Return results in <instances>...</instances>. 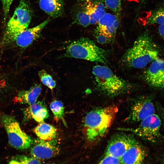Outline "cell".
Masks as SVG:
<instances>
[{"label": "cell", "mask_w": 164, "mask_h": 164, "mask_svg": "<svg viewBox=\"0 0 164 164\" xmlns=\"http://www.w3.org/2000/svg\"><path fill=\"white\" fill-rule=\"evenodd\" d=\"M118 111L115 105L97 108L89 112L84 120L83 133L90 143L97 142L106 134Z\"/></svg>", "instance_id": "6da1fadb"}, {"label": "cell", "mask_w": 164, "mask_h": 164, "mask_svg": "<svg viewBox=\"0 0 164 164\" xmlns=\"http://www.w3.org/2000/svg\"><path fill=\"white\" fill-rule=\"evenodd\" d=\"M156 45L148 32L140 35L132 46L122 57L123 62L128 67L142 68L158 57Z\"/></svg>", "instance_id": "7a4b0ae2"}, {"label": "cell", "mask_w": 164, "mask_h": 164, "mask_svg": "<svg viewBox=\"0 0 164 164\" xmlns=\"http://www.w3.org/2000/svg\"><path fill=\"white\" fill-rule=\"evenodd\" d=\"M92 72L97 89L108 96L118 95L129 88L130 85L127 81L117 75L107 67L95 65Z\"/></svg>", "instance_id": "3957f363"}, {"label": "cell", "mask_w": 164, "mask_h": 164, "mask_svg": "<svg viewBox=\"0 0 164 164\" xmlns=\"http://www.w3.org/2000/svg\"><path fill=\"white\" fill-rule=\"evenodd\" d=\"M65 56L104 63L107 61V54L93 40L81 37L67 46Z\"/></svg>", "instance_id": "277c9868"}, {"label": "cell", "mask_w": 164, "mask_h": 164, "mask_svg": "<svg viewBox=\"0 0 164 164\" xmlns=\"http://www.w3.org/2000/svg\"><path fill=\"white\" fill-rule=\"evenodd\" d=\"M31 18L32 12L28 0H20L7 23L3 38L4 43L8 44L17 35L27 29Z\"/></svg>", "instance_id": "5b68a950"}, {"label": "cell", "mask_w": 164, "mask_h": 164, "mask_svg": "<svg viewBox=\"0 0 164 164\" xmlns=\"http://www.w3.org/2000/svg\"><path fill=\"white\" fill-rule=\"evenodd\" d=\"M1 120L7 133L9 143L12 146L17 149L22 150L32 146L33 140L22 130L14 117L3 114Z\"/></svg>", "instance_id": "8992f818"}, {"label": "cell", "mask_w": 164, "mask_h": 164, "mask_svg": "<svg viewBox=\"0 0 164 164\" xmlns=\"http://www.w3.org/2000/svg\"><path fill=\"white\" fill-rule=\"evenodd\" d=\"M161 121L159 116L155 113L141 121L135 128L120 129L130 132L142 138L153 142L160 136Z\"/></svg>", "instance_id": "52a82bcc"}, {"label": "cell", "mask_w": 164, "mask_h": 164, "mask_svg": "<svg viewBox=\"0 0 164 164\" xmlns=\"http://www.w3.org/2000/svg\"><path fill=\"white\" fill-rule=\"evenodd\" d=\"M32 145L31 155L38 159L53 157L58 155L60 151L57 141L54 139L44 141L39 138L36 139Z\"/></svg>", "instance_id": "ba28073f"}, {"label": "cell", "mask_w": 164, "mask_h": 164, "mask_svg": "<svg viewBox=\"0 0 164 164\" xmlns=\"http://www.w3.org/2000/svg\"><path fill=\"white\" fill-rule=\"evenodd\" d=\"M143 78L152 87L164 88V60L158 57L152 61L144 72Z\"/></svg>", "instance_id": "9c48e42d"}, {"label": "cell", "mask_w": 164, "mask_h": 164, "mask_svg": "<svg viewBox=\"0 0 164 164\" xmlns=\"http://www.w3.org/2000/svg\"><path fill=\"white\" fill-rule=\"evenodd\" d=\"M136 141L133 138L128 135H116L110 140L104 156L109 155L120 159Z\"/></svg>", "instance_id": "30bf717a"}, {"label": "cell", "mask_w": 164, "mask_h": 164, "mask_svg": "<svg viewBox=\"0 0 164 164\" xmlns=\"http://www.w3.org/2000/svg\"><path fill=\"white\" fill-rule=\"evenodd\" d=\"M155 112V109L152 101L148 98L143 97L136 101L133 104L127 120L133 123L140 122Z\"/></svg>", "instance_id": "8fae6325"}, {"label": "cell", "mask_w": 164, "mask_h": 164, "mask_svg": "<svg viewBox=\"0 0 164 164\" xmlns=\"http://www.w3.org/2000/svg\"><path fill=\"white\" fill-rule=\"evenodd\" d=\"M50 20V19L48 18L35 26L25 29L13 38L8 43H15L20 47H27L40 37L42 30Z\"/></svg>", "instance_id": "7c38bea8"}, {"label": "cell", "mask_w": 164, "mask_h": 164, "mask_svg": "<svg viewBox=\"0 0 164 164\" xmlns=\"http://www.w3.org/2000/svg\"><path fill=\"white\" fill-rule=\"evenodd\" d=\"M119 17L115 14L106 13L97 23L94 33L105 35L113 39L119 26Z\"/></svg>", "instance_id": "4fadbf2b"}, {"label": "cell", "mask_w": 164, "mask_h": 164, "mask_svg": "<svg viewBox=\"0 0 164 164\" xmlns=\"http://www.w3.org/2000/svg\"><path fill=\"white\" fill-rule=\"evenodd\" d=\"M92 2H77L73 6L71 11L72 24H75L84 27L90 25V10Z\"/></svg>", "instance_id": "5bb4252c"}, {"label": "cell", "mask_w": 164, "mask_h": 164, "mask_svg": "<svg viewBox=\"0 0 164 164\" xmlns=\"http://www.w3.org/2000/svg\"><path fill=\"white\" fill-rule=\"evenodd\" d=\"M145 155L143 147L136 141L120 159L121 164H141Z\"/></svg>", "instance_id": "9a60e30c"}, {"label": "cell", "mask_w": 164, "mask_h": 164, "mask_svg": "<svg viewBox=\"0 0 164 164\" xmlns=\"http://www.w3.org/2000/svg\"><path fill=\"white\" fill-rule=\"evenodd\" d=\"M23 113L25 121L32 118L37 122L41 123L49 116L47 109L40 101L30 105L25 109Z\"/></svg>", "instance_id": "2e32d148"}, {"label": "cell", "mask_w": 164, "mask_h": 164, "mask_svg": "<svg viewBox=\"0 0 164 164\" xmlns=\"http://www.w3.org/2000/svg\"><path fill=\"white\" fill-rule=\"evenodd\" d=\"M40 9L54 18L61 16L64 10V0H39Z\"/></svg>", "instance_id": "e0dca14e"}, {"label": "cell", "mask_w": 164, "mask_h": 164, "mask_svg": "<svg viewBox=\"0 0 164 164\" xmlns=\"http://www.w3.org/2000/svg\"><path fill=\"white\" fill-rule=\"evenodd\" d=\"M42 91L41 86L36 84L27 90L20 91L15 97V101L29 105L35 103Z\"/></svg>", "instance_id": "ac0fdd59"}, {"label": "cell", "mask_w": 164, "mask_h": 164, "mask_svg": "<svg viewBox=\"0 0 164 164\" xmlns=\"http://www.w3.org/2000/svg\"><path fill=\"white\" fill-rule=\"evenodd\" d=\"M57 130L53 126L43 122L40 123L34 129L39 138L44 141H50L56 138Z\"/></svg>", "instance_id": "d6986e66"}, {"label": "cell", "mask_w": 164, "mask_h": 164, "mask_svg": "<svg viewBox=\"0 0 164 164\" xmlns=\"http://www.w3.org/2000/svg\"><path fill=\"white\" fill-rule=\"evenodd\" d=\"M104 3L100 0H94L91 3L90 25L97 24L100 19L106 13Z\"/></svg>", "instance_id": "ffe728a7"}, {"label": "cell", "mask_w": 164, "mask_h": 164, "mask_svg": "<svg viewBox=\"0 0 164 164\" xmlns=\"http://www.w3.org/2000/svg\"><path fill=\"white\" fill-rule=\"evenodd\" d=\"M148 24H164V5L153 11L146 22Z\"/></svg>", "instance_id": "44dd1931"}, {"label": "cell", "mask_w": 164, "mask_h": 164, "mask_svg": "<svg viewBox=\"0 0 164 164\" xmlns=\"http://www.w3.org/2000/svg\"><path fill=\"white\" fill-rule=\"evenodd\" d=\"M39 159L32 156L18 155L13 157L8 164H40Z\"/></svg>", "instance_id": "7402d4cb"}, {"label": "cell", "mask_w": 164, "mask_h": 164, "mask_svg": "<svg viewBox=\"0 0 164 164\" xmlns=\"http://www.w3.org/2000/svg\"><path fill=\"white\" fill-rule=\"evenodd\" d=\"M50 108L56 119L63 120L64 107L62 102L56 100L53 101L50 103Z\"/></svg>", "instance_id": "603a6c76"}, {"label": "cell", "mask_w": 164, "mask_h": 164, "mask_svg": "<svg viewBox=\"0 0 164 164\" xmlns=\"http://www.w3.org/2000/svg\"><path fill=\"white\" fill-rule=\"evenodd\" d=\"M39 78L42 83L52 90L56 85V82L52 76L44 70L42 69L38 72Z\"/></svg>", "instance_id": "cb8c5ba5"}, {"label": "cell", "mask_w": 164, "mask_h": 164, "mask_svg": "<svg viewBox=\"0 0 164 164\" xmlns=\"http://www.w3.org/2000/svg\"><path fill=\"white\" fill-rule=\"evenodd\" d=\"M122 0H104V3L107 8L120 17L121 11Z\"/></svg>", "instance_id": "d4e9b609"}, {"label": "cell", "mask_w": 164, "mask_h": 164, "mask_svg": "<svg viewBox=\"0 0 164 164\" xmlns=\"http://www.w3.org/2000/svg\"><path fill=\"white\" fill-rule=\"evenodd\" d=\"M96 164H121L120 159L112 156H105L99 162Z\"/></svg>", "instance_id": "484cf974"}, {"label": "cell", "mask_w": 164, "mask_h": 164, "mask_svg": "<svg viewBox=\"0 0 164 164\" xmlns=\"http://www.w3.org/2000/svg\"><path fill=\"white\" fill-rule=\"evenodd\" d=\"M97 42L100 44H106L112 41L111 38L102 34L94 33Z\"/></svg>", "instance_id": "4316f807"}, {"label": "cell", "mask_w": 164, "mask_h": 164, "mask_svg": "<svg viewBox=\"0 0 164 164\" xmlns=\"http://www.w3.org/2000/svg\"><path fill=\"white\" fill-rule=\"evenodd\" d=\"M14 0H1L2 5V8L5 16L8 15L9 9Z\"/></svg>", "instance_id": "83f0119b"}, {"label": "cell", "mask_w": 164, "mask_h": 164, "mask_svg": "<svg viewBox=\"0 0 164 164\" xmlns=\"http://www.w3.org/2000/svg\"><path fill=\"white\" fill-rule=\"evenodd\" d=\"M158 30L160 36L164 39V24L159 25Z\"/></svg>", "instance_id": "f1b7e54d"}, {"label": "cell", "mask_w": 164, "mask_h": 164, "mask_svg": "<svg viewBox=\"0 0 164 164\" xmlns=\"http://www.w3.org/2000/svg\"><path fill=\"white\" fill-rule=\"evenodd\" d=\"M5 86V82L0 78V94L2 92Z\"/></svg>", "instance_id": "f546056e"}, {"label": "cell", "mask_w": 164, "mask_h": 164, "mask_svg": "<svg viewBox=\"0 0 164 164\" xmlns=\"http://www.w3.org/2000/svg\"><path fill=\"white\" fill-rule=\"evenodd\" d=\"M160 110L161 117L163 119V121L164 122V109H160Z\"/></svg>", "instance_id": "4dcf8cb0"}, {"label": "cell", "mask_w": 164, "mask_h": 164, "mask_svg": "<svg viewBox=\"0 0 164 164\" xmlns=\"http://www.w3.org/2000/svg\"><path fill=\"white\" fill-rule=\"evenodd\" d=\"M77 2H90L93 1L94 0H76Z\"/></svg>", "instance_id": "1f68e13d"}, {"label": "cell", "mask_w": 164, "mask_h": 164, "mask_svg": "<svg viewBox=\"0 0 164 164\" xmlns=\"http://www.w3.org/2000/svg\"><path fill=\"white\" fill-rule=\"evenodd\" d=\"M55 164L54 163H44V164Z\"/></svg>", "instance_id": "d6a6232c"}, {"label": "cell", "mask_w": 164, "mask_h": 164, "mask_svg": "<svg viewBox=\"0 0 164 164\" xmlns=\"http://www.w3.org/2000/svg\"><path fill=\"white\" fill-rule=\"evenodd\" d=\"M144 1L145 0H141V3H143V2H144Z\"/></svg>", "instance_id": "836d02e7"}, {"label": "cell", "mask_w": 164, "mask_h": 164, "mask_svg": "<svg viewBox=\"0 0 164 164\" xmlns=\"http://www.w3.org/2000/svg\"><path fill=\"white\" fill-rule=\"evenodd\" d=\"M163 164H164V159L163 160Z\"/></svg>", "instance_id": "e575fe53"}]
</instances>
